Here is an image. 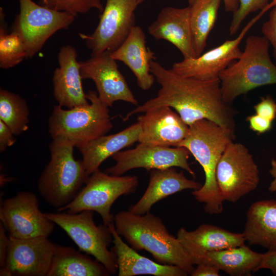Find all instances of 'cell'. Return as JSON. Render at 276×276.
Listing matches in <instances>:
<instances>
[{
  "label": "cell",
  "instance_id": "obj_1",
  "mask_svg": "<svg viewBox=\"0 0 276 276\" xmlns=\"http://www.w3.org/2000/svg\"><path fill=\"white\" fill-rule=\"evenodd\" d=\"M150 72L160 85L157 95L128 112L124 121L161 106L174 109L189 126L197 121H213L235 137V112L222 97L219 78L201 80L185 77L153 60Z\"/></svg>",
  "mask_w": 276,
  "mask_h": 276
},
{
  "label": "cell",
  "instance_id": "obj_2",
  "mask_svg": "<svg viewBox=\"0 0 276 276\" xmlns=\"http://www.w3.org/2000/svg\"><path fill=\"white\" fill-rule=\"evenodd\" d=\"M113 223L118 234L134 249L146 250L157 262L177 266L188 274L193 271L189 253L158 216L150 212L139 215L122 211L115 215Z\"/></svg>",
  "mask_w": 276,
  "mask_h": 276
},
{
  "label": "cell",
  "instance_id": "obj_3",
  "mask_svg": "<svg viewBox=\"0 0 276 276\" xmlns=\"http://www.w3.org/2000/svg\"><path fill=\"white\" fill-rule=\"evenodd\" d=\"M229 132L216 123L206 119L196 121L179 147L186 148L199 163L205 175V181L192 195L204 203V210L210 214L223 211V202L216 179L218 162L227 146L234 140Z\"/></svg>",
  "mask_w": 276,
  "mask_h": 276
},
{
  "label": "cell",
  "instance_id": "obj_4",
  "mask_svg": "<svg viewBox=\"0 0 276 276\" xmlns=\"http://www.w3.org/2000/svg\"><path fill=\"white\" fill-rule=\"evenodd\" d=\"M52 140L50 159L38 178L37 189L44 201L58 210L74 200L88 177L82 160L74 156V145L62 136Z\"/></svg>",
  "mask_w": 276,
  "mask_h": 276
},
{
  "label": "cell",
  "instance_id": "obj_5",
  "mask_svg": "<svg viewBox=\"0 0 276 276\" xmlns=\"http://www.w3.org/2000/svg\"><path fill=\"white\" fill-rule=\"evenodd\" d=\"M269 45L263 36L251 35L246 38L240 58L218 77L225 102L231 104L239 96L256 88L276 84V64L270 59Z\"/></svg>",
  "mask_w": 276,
  "mask_h": 276
},
{
  "label": "cell",
  "instance_id": "obj_6",
  "mask_svg": "<svg viewBox=\"0 0 276 276\" xmlns=\"http://www.w3.org/2000/svg\"><path fill=\"white\" fill-rule=\"evenodd\" d=\"M86 94L90 101L88 104L68 109L59 105L54 107L48 122L52 139L65 137L80 149L113 128L108 107L101 102L98 93L89 90Z\"/></svg>",
  "mask_w": 276,
  "mask_h": 276
},
{
  "label": "cell",
  "instance_id": "obj_7",
  "mask_svg": "<svg viewBox=\"0 0 276 276\" xmlns=\"http://www.w3.org/2000/svg\"><path fill=\"white\" fill-rule=\"evenodd\" d=\"M55 224L60 226L78 247L79 250L93 256L103 264L110 274L118 271L117 258L113 248L108 247L112 235L108 226L97 225L94 212L84 210L77 213L58 212L45 213Z\"/></svg>",
  "mask_w": 276,
  "mask_h": 276
},
{
  "label": "cell",
  "instance_id": "obj_8",
  "mask_svg": "<svg viewBox=\"0 0 276 276\" xmlns=\"http://www.w3.org/2000/svg\"><path fill=\"white\" fill-rule=\"evenodd\" d=\"M136 175L114 176L99 169L89 176L85 186L69 204L58 210L70 213L84 210L98 213L103 223L108 226L113 222L111 208L115 201L122 195L134 193L139 185Z\"/></svg>",
  "mask_w": 276,
  "mask_h": 276
},
{
  "label": "cell",
  "instance_id": "obj_9",
  "mask_svg": "<svg viewBox=\"0 0 276 276\" xmlns=\"http://www.w3.org/2000/svg\"><path fill=\"white\" fill-rule=\"evenodd\" d=\"M19 12L16 16L12 32L22 40L27 58L33 57L46 41L57 31L67 29L76 17L38 4L32 0H18Z\"/></svg>",
  "mask_w": 276,
  "mask_h": 276
},
{
  "label": "cell",
  "instance_id": "obj_10",
  "mask_svg": "<svg viewBox=\"0 0 276 276\" xmlns=\"http://www.w3.org/2000/svg\"><path fill=\"white\" fill-rule=\"evenodd\" d=\"M216 179L223 201L237 202L258 187L259 168L245 146L228 144L217 164Z\"/></svg>",
  "mask_w": 276,
  "mask_h": 276
},
{
  "label": "cell",
  "instance_id": "obj_11",
  "mask_svg": "<svg viewBox=\"0 0 276 276\" xmlns=\"http://www.w3.org/2000/svg\"><path fill=\"white\" fill-rule=\"evenodd\" d=\"M0 220L9 237L18 239L49 237L55 225L40 211L36 195L29 191L18 192L3 200Z\"/></svg>",
  "mask_w": 276,
  "mask_h": 276
},
{
  "label": "cell",
  "instance_id": "obj_12",
  "mask_svg": "<svg viewBox=\"0 0 276 276\" xmlns=\"http://www.w3.org/2000/svg\"><path fill=\"white\" fill-rule=\"evenodd\" d=\"M137 0H106L99 21L90 34L79 33L91 55L112 52L125 40L135 26Z\"/></svg>",
  "mask_w": 276,
  "mask_h": 276
},
{
  "label": "cell",
  "instance_id": "obj_13",
  "mask_svg": "<svg viewBox=\"0 0 276 276\" xmlns=\"http://www.w3.org/2000/svg\"><path fill=\"white\" fill-rule=\"evenodd\" d=\"M190 153L183 147L168 146L139 143L133 149L120 151L112 156L115 164L105 170L112 175L121 176L127 171L144 168L148 171L179 167L194 176L188 163Z\"/></svg>",
  "mask_w": 276,
  "mask_h": 276
},
{
  "label": "cell",
  "instance_id": "obj_14",
  "mask_svg": "<svg viewBox=\"0 0 276 276\" xmlns=\"http://www.w3.org/2000/svg\"><path fill=\"white\" fill-rule=\"evenodd\" d=\"M79 64L82 79L94 82L99 98L107 106L112 107L118 101L138 105V101L110 52L91 55L88 60L79 62Z\"/></svg>",
  "mask_w": 276,
  "mask_h": 276
},
{
  "label": "cell",
  "instance_id": "obj_15",
  "mask_svg": "<svg viewBox=\"0 0 276 276\" xmlns=\"http://www.w3.org/2000/svg\"><path fill=\"white\" fill-rule=\"evenodd\" d=\"M263 13L261 11L248 22L236 38L227 40L219 46L197 57L183 58L182 61L175 62L172 65L171 70L176 74L185 77L201 80L218 79L222 71L240 58L242 53L239 48L241 41Z\"/></svg>",
  "mask_w": 276,
  "mask_h": 276
},
{
  "label": "cell",
  "instance_id": "obj_16",
  "mask_svg": "<svg viewBox=\"0 0 276 276\" xmlns=\"http://www.w3.org/2000/svg\"><path fill=\"white\" fill-rule=\"evenodd\" d=\"M56 246L47 237H9L5 267L12 275L48 276Z\"/></svg>",
  "mask_w": 276,
  "mask_h": 276
},
{
  "label": "cell",
  "instance_id": "obj_17",
  "mask_svg": "<svg viewBox=\"0 0 276 276\" xmlns=\"http://www.w3.org/2000/svg\"><path fill=\"white\" fill-rule=\"evenodd\" d=\"M137 117L141 131L139 143L179 147L188 135L190 126L169 106H161Z\"/></svg>",
  "mask_w": 276,
  "mask_h": 276
},
{
  "label": "cell",
  "instance_id": "obj_18",
  "mask_svg": "<svg viewBox=\"0 0 276 276\" xmlns=\"http://www.w3.org/2000/svg\"><path fill=\"white\" fill-rule=\"evenodd\" d=\"M77 55L73 46L62 47L58 55L59 66L53 77L54 98L58 105L68 108L89 103L82 87Z\"/></svg>",
  "mask_w": 276,
  "mask_h": 276
},
{
  "label": "cell",
  "instance_id": "obj_19",
  "mask_svg": "<svg viewBox=\"0 0 276 276\" xmlns=\"http://www.w3.org/2000/svg\"><path fill=\"white\" fill-rule=\"evenodd\" d=\"M190 7H167L160 11L148 27V33L156 40H167L174 45L184 59L195 58L190 22Z\"/></svg>",
  "mask_w": 276,
  "mask_h": 276
},
{
  "label": "cell",
  "instance_id": "obj_20",
  "mask_svg": "<svg viewBox=\"0 0 276 276\" xmlns=\"http://www.w3.org/2000/svg\"><path fill=\"white\" fill-rule=\"evenodd\" d=\"M111 56L128 67L141 89L147 90L152 87L155 79L150 72V63L155 56L146 45V36L142 28L134 26L121 45L111 52Z\"/></svg>",
  "mask_w": 276,
  "mask_h": 276
},
{
  "label": "cell",
  "instance_id": "obj_21",
  "mask_svg": "<svg viewBox=\"0 0 276 276\" xmlns=\"http://www.w3.org/2000/svg\"><path fill=\"white\" fill-rule=\"evenodd\" d=\"M202 186L201 183L187 178L182 171L178 172L174 167L153 169L150 171L146 191L128 211L143 215L149 212L157 202L170 195L186 189L198 190Z\"/></svg>",
  "mask_w": 276,
  "mask_h": 276
},
{
  "label": "cell",
  "instance_id": "obj_22",
  "mask_svg": "<svg viewBox=\"0 0 276 276\" xmlns=\"http://www.w3.org/2000/svg\"><path fill=\"white\" fill-rule=\"evenodd\" d=\"M112 235L119 276L149 274L154 276H186L188 274L180 267L163 264L140 255L127 245L117 232L114 223L108 225Z\"/></svg>",
  "mask_w": 276,
  "mask_h": 276
},
{
  "label": "cell",
  "instance_id": "obj_23",
  "mask_svg": "<svg viewBox=\"0 0 276 276\" xmlns=\"http://www.w3.org/2000/svg\"><path fill=\"white\" fill-rule=\"evenodd\" d=\"M188 252L194 265L210 264L232 276L250 275L257 271L264 255L244 244L217 251Z\"/></svg>",
  "mask_w": 276,
  "mask_h": 276
},
{
  "label": "cell",
  "instance_id": "obj_24",
  "mask_svg": "<svg viewBox=\"0 0 276 276\" xmlns=\"http://www.w3.org/2000/svg\"><path fill=\"white\" fill-rule=\"evenodd\" d=\"M141 131L137 121L119 132L101 136L79 149L87 177L99 169L107 158L138 142Z\"/></svg>",
  "mask_w": 276,
  "mask_h": 276
},
{
  "label": "cell",
  "instance_id": "obj_25",
  "mask_svg": "<svg viewBox=\"0 0 276 276\" xmlns=\"http://www.w3.org/2000/svg\"><path fill=\"white\" fill-rule=\"evenodd\" d=\"M244 234L250 245L276 251V200L256 201L249 208Z\"/></svg>",
  "mask_w": 276,
  "mask_h": 276
},
{
  "label": "cell",
  "instance_id": "obj_26",
  "mask_svg": "<svg viewBox=\"0 0 276 276\" xmlns=\"http://www.w3.org/2000/svg\"><path fill=\"white\" fill-rule=\"evenodd\" d=\"M177 238L188 252L220 250L240 246L246 241L243 233H232L206 224L193 231L181 227L177 232Z\"/></svg>",
  "mask_w": 276,
  "mask_h": 276
},
{
  "label": "cell",
  "instance_id": "obj_27",
  "mask_svg": "<svg viewBox=\"0 0 276 276\" xmlns=\"http://www.w3.org/2000/svg\"><path fill=\"white\" fill-rule=\"evenodd\" d=\"M110 273L98 261L70 246L57 244L48 276H108Z\"/></svg>",
  "mask_w": 276,
  "mask_h": 276
},
{
  "label": "cell",
  "instance_id": "obj_28",
  "mask_svg": "<svg viewBox=\"0 0 276 276\" xmlns=\"http://www.w3.org/2000/svg\"><path fill=\"white\" fill-rule=\"evenodd\" d=\"M222 0H195L190 7V22L196 57L201 55L214 26Z\"/></svg>",
  "mask_w": 276,
  "mask_h": 276
},
{
  "label": "cell",
  "instance_id": "obj_29",
  "mask_svg": "<svg viewBox=\"0 0 276 276\" xmlns=\"http://www.w3.org/2000/svg\"><path fill=\"white\" fill-rule=\"evenodd\" d=\"M29 114V106L25 99L6 89H0V120L15 135L28 130Z\"/></svg>",
  "mask_w": 276,
  "mask_h": 276
},
{
  "label": "cell",
  "instance_id": "obj_30",
  "mask_svg": "<svg viewBox=\"0 0 276 276\" xmlns=\"http://www.w3.org/2000/svg\"><path fill=\"white\" fill-rule=\"evenodd\" d=\"M0 67L8 69L13 67L27 58L25 45L16 33H8L5 23V13L0 8Z\"/></svg>",
  "mask_w": 276,
  "mask_h": 276
},
{
  "label": "cell",
  "instance_id": "obj_31",
  "mask_svg": "<svg viewBox=\"0 0 276 276\" xmlns=\"http://www.w3.org/2000/svg\"><path fill=\"white\" fill-rule=\"evenodd\" d=\"M39 4L51 9L68 13L75 17L93 9L102 13L104 7L101 0H40Z\"/></svg>",
  "mask_w": 276,
  "mask_h": 276
},
{
  "label": "cell",
  "instance_id": "obj_32",
  "mask_svg": "<svg viewBox=\"0 0 276 276\" xmlns=\"http://www.w3.org/2000/svg\"><path fill=\"white\" fill-rule=\"evenodd\" d=\"M269 0H239V6L233 13L229 32L231 36L237 33L241 25L250 13L259 10H268Z\"/></svg>",
  "mask_w": 276,
  "mask_h": 276
},
{
  "label": "cell",
  "instance_id": "obj_33",
  "mask_svg": "<svg viewBox=\"0 0 276 276\" xmlns=\"http://www.w3.org/2000/svg\"><path fill=\"white\" fill-rule=\"evenodd\" d=\"M261 32L273 48V56L276 64V5L270 12L268 20L261 27Z\"/></svg>",
  "mask_w": 276,
  "mask_h": 276
},
{
  "label": "cell",
  "instance_id": "obj_34",
  "mask_svg": "<svg viewBox=\"0 0 276 276\" xmlns=\"http://www.w3.org/2000/svg\"><path fill=\"white\" fill-rule=\"evenodd\" d=\"M254 109L256 114L272 122L276 118V103L269 95L261 97Z\"/></svg>",
  "mask_w": 276,
  "mask_h": 276
},
{
  "label": "cell",
  "instance_id": "obj_35",
  "mask_svg": "<svg viewBox=\"0 0 276 276\" xmlns=\"http://www.w3.org/2000/svg\"><path fill=\"white\" fill-rule=\"evenodd\" d=\"M246 121L250 129L258 134L264 133L272 128V121L256 113L247 117Z\"/></svg>",
  "mask_w": 276,
  "mask_h": 276
},
{
  "label": "cell",
  "instance_id": "obj_36",
  "mask_svg": "<svg viewBox=\"0 0 276 276\" xmlns=\"http://www.w3.org/2000/svg\"><path fill=\"white\" fill-rule=\"evenodd\" d=\"M14 134L8 126L0 120V152H4L16 142Z\"/></svg>",
  "mask_w": 276,
  "mask_h": 276
},
{
  "label": "cell",
  "instance_id": "obj_37",
  "mask_svg": "<svg viewBox=\"0 0 276 276\" xmlns=\"http://www.w3.org/2000/svg\"><path fill=\"white\" fill-rule=\"evenodd\" d=\"M5 227L1 222L0 224V267H5L9 243V236L6 235Z\"/></svg>",
  "mask_w": 276,
  "mask_h": 276
},
{
  "label": "cell",
  "instance_id": "obj_38",
  "mask_svg": "<svg viewBox=\"0 0 276 276\" xmlns=\"http://www.w3.org/2000/svg\"><path fill=\"white\" fill-rule=\"evenodd\" d=\"M261 269L270 270L274 275H276V251H267L264 255L257 271Z\"/></svg>",
  "mask_w": 276,
  "mask_h": 276
},
{
  "label": "cell",
  "instance_id": "obj_39",
  "mask_svg": "<svg viewBox=\"0 0 276 276\" xmlns=\"http://www.w3.org/2000/svg\"><path fill=\"white\" fill-rule=\"evenodd\" d=\"M220 270L210 264H199L197 265L191 273L192 276H219Z\"/></svg>",
  "mask_w": 276,
  "mask_h": 276
},
{
  "label": "cell",
  "instance_id": "obj_40",
  "mask_svg": "<svg viewBox=\"0 0 276 276\" xmlns=\"http://www.w3.org/2000/svg\"><path fill=\"white\" fill-rule=\"evenodd\" d=\"M195 0H188L190 5ZM223 2L224 8L226 11L229 12H235L239 6V0H222Z\"/></svg>",
  "mask_w": 276,
  "mask_h": 276
},
{
  "label": "cell",
  "instance_id": "obj_41",
  "mask_svg": "<svg viewBox=\"0 0 276 276\" xmlns=\"http://www.w3.org/2000/svg\"><path fill=\"white\" fill-rule=\"evenodd\" d=\"M271 169L269 170V173L273 178L271 182L268 190L271 193L276 192V159H272L270 162Z\"/></svg>",
  "mask_w": 276,
  "mask_h": 276
},
{
  "label": "cell",
  "instance_id": "obj_42",
  "mask_svg": "<svg viewBox=\"0 0 276 276\" xmlns=\"http://www.w3.org/2000/svg\"><path fill=\"white\" fill-rule=\"evenodd\" d=\"M1 276H12L11 272L6 267L0 269Z\"/></svg>",
  "mask_w": 276,
  "mask_h": 276
},
{
  "label": "cell",
  "instance_id": "obj_43",
  "mask_svg": "<svg viewBox=\"0 0 276 276\" xmlns=\"http://www.w3.org/2000/svg\"><path fill=\"white\" fill-rule=\"evenodd\" d=\"M275 5H276V0H272V2L269 5L271 7L274 6Z\"/></svg>",
  "mask_w": 276,
  "mask_h": 276
},
{
  "label": "cell",
  "instance_id": "obj_44",
  "mask_svg": "<svg viewBox=\"0 0 276 276\" xmlns=\"http://www.w3.org/2000/svg\"><path fill=\"white\" fill-rule=\"evenodd\" d=\"M145 0H137L139 4H142L143 2H144Z\"/></svg>",
  "mask_w": 276,
  "mask_h": 276
}]
</instances>
